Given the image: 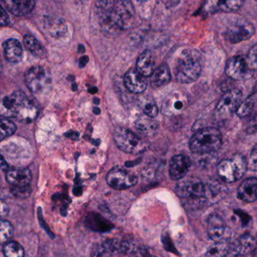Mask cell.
I'll use <instances>...</instances> for the list:
<instances>
[{"label": "cell", "mask_w": 257, "mask_h": 257, "mask_svg": "<svg viewBox=\"0 0 257 257\" xmlns=\"http://www.w3.org/2000/svg\"><path fill=\"white\" fill-rule=\"evenodd\" d=\"M129 249V244L116 239L107 240L97 244L92 250V257H113L116 254L125 253Z\"/></svg>", "instance_id": "15"}, {"label": "cell", "mask_w": 257, "mask_h": 257, "mask_svg": "<svg viewBox=\"0 0 257 257\" xmlns=\"http://www.w3.org/2000/svg\"><path fill=\"white\" fill-rule=\"evenodd\" d=\"M256 69V66L247 57L235 56L228 60L225 72L232 79L245 81L253 76Z\"/></svg>", "instance_id": "8"}, {"label": "cell", "mask_w": 257, "mask_h": 257, "mask_svg": "<svg viewBox=\"0 0 257 257\" xmlns=\"http://www.w3.org/2000/svg\"><path fill=\"white\" fill-rule=\"evenodd\" d=\"M115 0H97L95 5V15L101 29L107 33H110V22L114 9Z\"/></svg>", "instance_id": "16"}, {"label": "cell", "mask_w": 257, "mask_h": 257, "mask_svg": "<svg viewBox=\"0 0 257 257\" xmlns=\"http://www.w3.org/2000/svg\"><path fill=\"white\" fill-rule=\"evenodd\" d=\"M3 253L5 257H24V249L19 243L9 241L3 246Z\"/></svg>", "instance_id": "31"}, {"label": "cell", "mask_w": 257, "mask_h": 257, "mask_svg": "<svg viewBox=\"0 0 257 257\" xmlns=\"http://www.w3.org/2000/svg\"><path fill=\"white\" fill-rule=\"evenodd\" d=\"M6 9L15 16H25L35 7V0H3Z\"/></svg>", "instance_id": "22"}, {"label": "cell", "mask_w": 257, "mask_h": 257, "mask_svg": "<svg viewBox=\"0 0 257 257\" xmlns=\"http://www.w3.org/2000/svg\"><path fill=\"white\" fill-rule=\"evenodd\" d=\"M137 19L136 11L131 0H116L110 22V33L117 30H128Z\"/></svg>", "instance_id": "3"}, {"label": "cell", "mask_w": 257, "mask_h": 257, "mask_svg": "<svg viewBox=\"0 0 257 257\" xmlns=\"http://www.w3.org/2000/svg\"><path fill=\"white\" fill-rule=\"evenodd\" d=\"M114 140L121 151L131 154H140L147 150L148 145L131 130L118 128L114 133Z\"/></svg>", "instance_id": "6"}, {"label": "cell", "mask_w": 257, "mask_h": 257, "mask_svg": "<svg viewBox=\"0 0 257 257\" xmlns=\"http://www.w3.org/2000/svg\"><path fill=\"white\" fill-rule=\"evenodd\" d=\"M124 84L131 93H141L146 90L148 85L146 77L140 75L136 69H130L125 75Z\"/></svg>", "instance_id": "20"}, {"label": "cell", "mask_w": 257, "mask_h": 257, "mask_svg": "<svg viewBox=\"0 0 257 257\" xmlns=\"http://www.w3.org/2000/svg\"><path fill=\"white\" fill-rule=\"evenodd\" d=\"M242 3V0H206L205 9L210 13L235 12L241 7Z\"/></svg>", "instance_id": "21"}, {"label": "cell", "mask_w": 257, "mask_h": 257, "mask_svg": "<svg viewBox=\"0 0 257 257\" xmlns=\"http://www.w3.org/2000/svg\"><path fill=\"white\" fill-rule=\"evenodd\" d=\"M256 161H257V151L256 146L255 145L253 147V149L251 151V154H250V164H251V169L253 170H256Z\"/></svg>", "instance_id": "40"}, {"label": "cell", "mask_w": 257, "mask_h": 257, "mask_svg": "<svg viewBox=\"0 0 257 257\" xmlns=\"http://www.w3.org/2000/svg\"><path fill=\"white\" fill-rule=\"evenodd\" d=\"M136 67V70L146 78L152 75L155 70V59L150 51L146 50L139 56Z\"/></svg>", "instance_id": "25"}, {"label": "cell", "mask_w": 257, "mask_h": 257, "mask_svg": "<svg viewBox=\"0 0 257 257\" xmlns=\"http://www.w3.org/2000/svg\"><path fill=\"white\" fill-rule=\"evenodd\" d=\"M9 169V166L7 160H6V157H4L2 151H0V170L3 171V172H7Z\"/></svg>", "instance_id": "41"}, {"label": "cell", "mask_w": 257, "mask_h": 257, "mask_svg": "<svg viewBox=\"0 0 257 257\" xmlns=\"http://www.w3.org/2000/svg\"><path fill=\"white\" fill-rule=\"evenodd\" d=\"M25 81L30 91L42 94L49 91L52 78L48 69L42 66H34L27 71Z\"/></svg>", "instance_id": "7"}, {"label": "cell", "mask_w": 257, "mask_h": 257, "mask_svg": "<svg viewBox=\"0 0 257 257\" xmlns=\"http://www.w3.org/2000/svg\"><path fill=\"white\" fill-rule=\"evenodd\" d=\"M94 113L96 114H99L101 113V110L98 108H94Z\"/></svg>", "instance_id": "44"}, {"label": "cell", "mask_w": 257, "mask_h": 257, "mask_svg": "<svg viewBox=\"0 0 257 257\" xmlns=\"http://www.w3.org/2000/svg\"><path fill=\"white\" fill-rule=\"evenodd\" d=\"M241 253L238 240L230 238L216 241L208 248L204 257H237Z\"/></svg>", "instance_id": "13"}, {"label": "cell", "mask_w": 257, "mask_h": 257, "mask_svg": "<svg viewBox=\"0 0 257 257\" xmlns=\"http://www.w3.org/2000/svg\"><path fill=\"white\" fill-rule=\"evenodd\" d=\"M188 105V98L182 92H172L164 99L161 106L164 115L174 116L181 114Z\"/></svg>", "instance_id": "14"}, {"label": "cell", "mask_w": 257, "mask_h": 257, "mask_svg": "<svg viewBox=\"0 0 257 257\" xmlns=\"http://www.w3.org/2000/svg\"><path fill=\"white\" fill-rule=\"evenodd\" d=\"M256 52V45H254L253 47H252L251 48H250V51H249L248 54H247V57L249 59V60H250V61L251 62V63L256 66L257 63Z\"/></svg>", "instance_id": "38"}, {"label": "cell", "mask_w": 257, "mask_h": 257, "mask_svg": "<svg viewBox=\"0 0 257 257\" xmlns=\"http://www.w3.org/2000/svg\"><path fill=\"white\" fill-rule=\"evenodd\" d=\"M9 212V208L7 204L3 199H0V218L6 217V215H8Z\"/></svg>", "instance_id": "39"}, {"label": "cell", "mask_w": 257, "mask_h": 257, "mask_svg": "<svg viewBox=\"0 0 257 257\" xmlns=\"http://www.w3.org/2000/svg\"><path fill=\"white\" fill-rule=\"evenodd\" d=\"M170 80V72L167 65H163L154 70L150 75V84L153 87H160L167 84Z\"/></svg>", "instance_id": "27"}, {"label": "cell", "mask_w": 257, "mask_h": 257, "mask_svg": "<svg viewBox=\"0 0 257 257\" xmlns=\"http://www.w3.org/2000/svg\"><path fill=\"white\" fill-rule=\"evenodd\" d=\"M175 191L178 196L184 199H205L217 196L212 184L206 185L198 178L181 179Z\"/></svg>", "instance_id": "4"}, {"label": "cell", "mask_w": 257, "mask_h": 257, "mask_svg": "<svg viewBox=\"0 0 257 257\" xmlns=\"http://www.w3.org/2000/svg\"><path fill=\"white\" fill-rule=\"evenodd\" d=\"M143 257H155L154 256H152V255L149 254V253H146V254H143Z\"/></svg>", "instance_id": "45"}, {"label": "cell", "mask_w": 257, "mask_h": 257, "mask_svg": "<svg viewBox=\"0 0 257 257\" xmlns=\"http://www.w3.org/2000/svg\"><path fill=\"white\" fill-rule=\"evenodd\" d=\"M38 110L22 91H15L0 99V116L15 117L21 121L31 122L36 118Z\"/></svg>", "instance_id": "1"}, {"label": "cell", "mask_w": 257, "mask_h": 257, "mask_svg": "<svg viewBox=\"0 0 257 257\" xmlns=\"http://www.w3.org/2000/svg\"><path fill=\"white\" fill-rule=\"evenodd\" d=\"M3 52L5 58L9 63H19L23 57L22 45L17 39H9L3 44Z\"/></svg>", "instance_id": "23"}, {"label": "cell", "mask_w": 257, "mask_h": 257, "mask_svg": "<svg viewBox=\"0 0 257 257\" xmlns=\"http://www.w3.org/2000/svg\"><path fill=\"white\" fill-rule=\"evenodd\" d=\"M257 181L256 178L244 180L238 189V196L246 202H253L256 199Z\"/></svg>", "instance_id": "24"}, {"label": "cell", "mask_w": 257, "mask_h": 257, "mask_svg": "<svg viewBox=\"0 0 257 257\" xmlns=\"http://www.w3.org/2000/svg\"><path fill=\"white\" fill-rule=\"evenodd\" d=\"M12 192L15 196H22V197H26L28 196L30 193V187H19V188H12Z\"/></svg>", "instance_id": "37"}, {"label": "cell", "mask_w": 257, "mask_h": 257, "mask_svg": "<svg viewBox=\"0 0 257 257\" xmlns=\"http://www.w3.org/2000/svg\"><path fill=\"white\" fill-rule=\"evenodd\" d=\"M13 226L7 220L0 218V244L9 241L13 235Z\"/></svg>", "instance_id": "34"}, {"label": "cell", "mask_w": 257, "mask_h": 257, "mask_svg": "<svg viewBox=\"0 0 257 257\" xmlns=\"http://www.w3.org/2000/svg\"><path fill=\"white\" fill-rule=\"evenodd\" d=\"M191 166V162L187 156L184 154L172 157L169 166V174L174 181H181L188 172Z\"/></svg>", "instance_id": "19"}, {"label": "cell", "mask_w": 257, "mask_h": 257, "mask_svg": "<svg viewBox=\"0 0 257 257\" xmlns=\"http://www.w3.org/2000/svg\"><path fill=\"white\" fill-rule=\"evenodd\" d=\"M254 32V27L251 23L244 18H237L227 26L226 39L232 43H238L250 39Z\"/></svg>", "instance_id": "10"}, {"label": "cell", "mask_w": 257, "mask_h": 257, "mask_svg": "<svg viewBox=\"0 0 257 257\" xmlns=\"http://www.w3.org/2000/svg\"><path fill=\"white\" fill-rule=\"evenodd\" d=\"M138 181L137 175L120 166L113 168L107 175V184L116 190H125L136 185Z\"/></svg>", "instance_id": "11"}, {"label": "cell", "mask_w": 257, "mask_h": 257, "mask_svg": "<svg viewBox=\"0 0 257 257\" xmlns=\"http://www.w3.org/2000/svg\"><path fill=\"white\" fill-rule=\"evenodd\" d=\"M222 145L221 133L217 128L206 127L196 132L190 141V148L194 154L214 153Z\"/></svg>", "instance_id": "2"}, {"label": "cell", "mask_w": 257, "mask_h": 257, "mask_svg": "<svg viewBox=\"0 0 257 257\" xmlns=\"http://www.w3.org/2000/svg\"><path fill=\"white\" fill-rule=\"evenodd\" d=\"M17 126L7 118H0V141L4 140L15 134Z\"/></svg>", "instance_id": "33"}, {"label": "cell", "mask_w": 257, "mask_h": 257, "mask_svg": "<svg viewBox=\"0 0 257 257\" xmlns=\"http://www.w3.org/2000/svg\"><path fill=\"white\" fill-rule=\"evenodd\" d=\"M68 27L63 20H59L48 24V34L54 39L61 38L67 33Z\"/></svg>", "instance_id": "32"}, {"label": "cell", "mask_w": 257, "mask_h": 257, "mask_svg": "<svg viewBox=\"0 0 257 257\" xmlns=\"http://www.w3.org/2000/svg\"><path fill=\"white\" fill-rule=\"evenodd\" d=\"M137 2H139V3H144V2H146V0H137Z\"/></svg>", "instance_id": "47"}, {"label": "cell", "mask_w": 257, "mask_h": 257, "mask_svg": "<svg viewBox=\"0 0 257 257\" xmlns=\"http://www.w3.org/2000/svg\"><path fill=\"white\" fill-rule=\"evenodd\" d=\"M242 93L238 89H232L223 94L215 109L217 116L227 117L237 111L241 102Z\"/></svg>", "instance_id": "12"}, {"label": "cell", "mask_w": 257, "mask_h": 257, "mask_svg": "<svg viewBox=\"0 0 257 257\" xmlns=\"http://www.w3.org/2000/svg\"><path fill=\"white\" fill-rule=\"evenodd\" d=\"M208 234L209 238L215 242L230 238V230L226 222L217 214H213L208 218Z\"/></svg>", "instance_id": "17"}, {"label": "cell", "mask_w": 257, "mask_h": 257, "mask_svg": "<svg viewBox=\"0 0 257 257\" xmlns=\"http://www.w3.org/2000/svg\"><path fill=\"white\" fill-rule=\"evenodd\" d=\"M256 104V93H254L249 96L245 101L241 102L236 113L240 117H245L250 115L254 110Z\"/></svg>", "instance_id": "30"}, {"label": "cell", "mask_w": 257, "mask_h": 257, "mask_svg": "<svg viewBox=\"0 0 257 257\" xmlns=\"http://www.w3.org/2000/svg\"><path fill=\"white\" fill-rule=\"evenodd\" d=\"M240 245H241V253H245L248 250H252L253 247L256 246V241L254 238L250 235H244L238 238Z\"/></svg>", "instance_id": "35"}, {"label": "cell", "mask_w": 257, "mask_h": 257, "mask_svg": "<svg viewBox=\"0 0 257 257\" xmlns=\"http://www.w3.org/2000/svg\"><path fill=\"white\" fill-rule=\"evenodd\" d=\"M10 22V18L6 11L3 9V6H0V27H6L9 25Z\"/></svg>", "instance_id": "36"}, {"label": "cell", "mask_w": 257, "mask_h": 257, "mask_svg": "<svg viewBox=\"0 0 257 257\" xmlns=\"http://www.w3.org/2000/svg\"><path fill=\"white\" fill-rule=\"evenodd\" d=\"M140 108L143 110L145 115L155 118L158 114V108L152 97L149 96H145L140 99Z\"/></svg>", "instance_id": "29"}, {"label": "cell", "mask_w": 257, "mask_h": 257, "mask_svg": "<svg viewBox=\"0 0 257 257\" xmlns=\"http://www.w3.org/2000/svg\"><path fill=\"white\" fill-rule=\"evenodd\" d=\"M202 66L196 57L187 55L178 60L175 69V78L183 84H190L198 79Z\"/></svg>", "instance_id": "9"}, {"label": "cell", "mask_w": 257, "mask_h": 257, "mask_svg": "<svg viewBox=\"0 0 257 257\" xmlns=\"http://www.w3.org/2000/svg\"><path fill=\"white\" fill-rule=\"evenodd\" d=\"M24 45L25 48L36 57L43 58L46 56V51L45 48L33 36H29V35L24 36Z\"/></svg>", "instance_id": "28"}, {"label": "cell", "mask_w": 257, "mask_h": 257, "mask_svg": "<svg viewBox=\"0 0 257 257\" xmlns=\"http://www.w3.org/2000/svg\"><path fill=\"white\" fill-rule=\"evenodd\" d=\"M88 62H89V57H82L80 58L79 60V66L81 68L84 67L86 64H87Z\"/></svg>", "instance_id": "42"}, {"label": "cell", "mask_w": 257, "mask_h": 257, "mask_svg": "<svg viewBox=\"0 0 257 257\" xmlns=\"http://www.w3.org/2000/svg\"><path fill=\"white\" fill-rule=\"evenodd\" d=\"M139 133L146 136H153L158 128V124L152 117L146 115L140 116L135 123Z\"/></svg>", "instance_id": "26"}, {"label": "cell", "mask_w": 257, "mask_h": 257, "mask_svg": "<svg viewBox=\"0 0 257 257\" xmlns=\"http://www.w3.org/2000/svg\"><path fill=\"white\" fill-rule=\"evenodd\" d=\"M247 169V160L241 154H234L230 158L222 160L217 166L219 175L226 183H233L241 179Z\"/></svg>", "instance_id": "5"}, {"label": "cell", "mask_w": 257, "mask_h": 257, "mask_svg": "<svg viewBox=\"0 0 257 257\" xmlns=\"http://www.w3.org/2000/svg\"><path fill=\"white\" fill-rule=\"evenodd\" d=\"M6 181L12 188H19L30 186L32 173L30 169L25 167H14L6 172Z\"/></svg>", "instance_id": "18"}, {"label": "cell", "mask_w": 257, "mask_h": 257, "mask_svg": "<svg viewBox=\"0 0 257 257\" xmlns=\"http://www.w3.org/2000/svg\"><path fill=\"white\" fill-rule=\"evenodd\" d=\"M89 91L91 93H96L97 91H98V88H96V87H92V88L89 89Z\"/></svg>", "instance_id": "43"}, {"label": "cell", "mask_w": 257, "mask_h": 257, "mask_svg": "<svg viewBox=\"0 0 257 257\" xmlns=\"http://www.w3.org/2000/svg\"><path fill=\"white\" fill-rule=\"evenodd\" d=\"M94 102H95L96 105H98L99 104V99L98 98H95V100H94Z\"/></svg>", "instance_id": "46"}]
</instances>
